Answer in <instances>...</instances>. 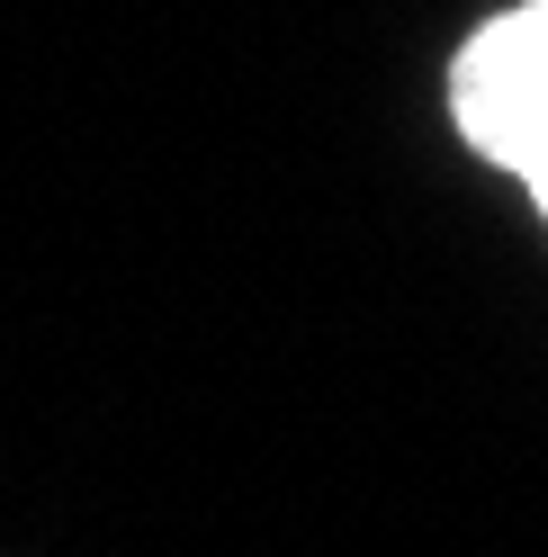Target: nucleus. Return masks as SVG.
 <instances>
[{"mask_svg": "<svg viewBox=\"0 0 548 557\" xmlns=\"http://www.w3.org/2000/svg\"><path fill=\"white\" fill-rule=\"evenodd\" d=\"M450 109L468 126V145L522 171L531 198L548 207V0L476 27L450 73Z\"/></svg>", "mask_w": 548, "mask_h": 557, "instance_id": "1", "label": "nucleus"}]
</instances>
